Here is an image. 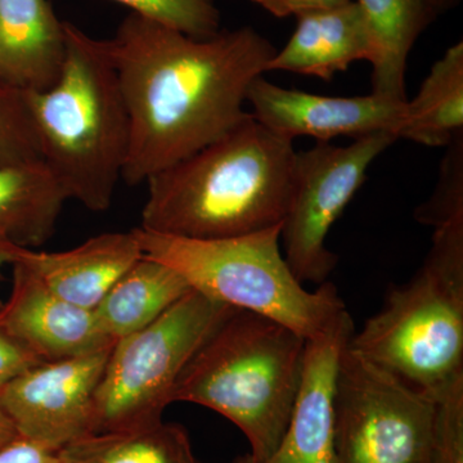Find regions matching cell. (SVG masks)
Returning <instances> with one entry per match:
<instances>
[{
    "mask_svg": "<svg viewBox=\"0 0 463 463\" xmlns=\"http://www.w3.org/2000/svg\"><path fill=\"white\" fill-rule=\"evenodd\" d=\"M41 362L44 361L0 327V389Z\"/></svg>",
    "mask_w": 463,
    "mask_h": 463,
    "instance_id": "cell-26",
    "label": "cell"
},
{
    "mask_svg": "<svg viewBox=\"0 0 463 463\" xmlns=\"http://www.w3.org/2000/svg\"><path fill=\"white\" fill-rule=\"evenodd\" d=\"M282 224L227 239L191 240L134 228L143 255L169 265L191 288L309 339L346 309L336 288L298 281L281 250Z\"/></svg>",
    "mask_w": 463,
    "mask_h": 463,
    "instance_id": "cell-6",
    "label": "cell"
},
{
    "mask_svg": "<svg viewBox=\"0 0 463 463\" xmlns=\"http://www.w3.org/2000/svg\"><path fill=\"white\" fill-rule=\"evenodd\" d=\"M142 257L132 231L99 234L66 251L23 249L16 260L33 270L58 297L93 310Z\"/></svg>",
    "mask_w": 463,
    "mask_h": 463,
    "instance_id": "cell-14",
    "label": "cell"
},
{
    "mask_svg": "<svg viewBox=\"0 0 463 463\" xmlns=\"http://www.w3.org/2000/svg\"><path fill=\"white\" fill-rule=\"evenodd\" d=\"M191 286L169 265L143 255L94 307L100 328L114 341L156 321Z\"/></svg>",
    "mask_w": 463,
    "mask_h": 463,
    "instance_id": "cell-19",
    "label": "cell"
},
{
    "mask_svg": "<svg viewBox=\"0 0 463 463\" xmlns=\"http://www.w3.org/2000/svg\"><path fill=\"white\" fill-rule=\"evenodd\" d=\"M60 458L58 450L20 435L0 449V463H56Z\"/></svg>",
    "mask_w": 463,
    "mask_h": 463,
    "instance_id": "cell-27",
    "label": "cell"
},
{
    "mask_svg": "<svg viewBox=\"0 0 463 463\" xmlns=\"http://www.w3.org/2000/svg\"><path fill=\"white\" fill-rule=\"evenodd\" d=\"M41 362L0 389V405L20 437L53 450L93 431L94 394L109 352Z\"/></svg>",
    "mask_w": 463,
    "mask_h": 463,
    "instance_id": "cell-10",
    "label": "cell"
},
{
    "mask_svg": "<svg viewBox=\"0 0 463 463\" xmlns=\"http://www.w3.org/2000/svg\"><path fill=\"white\" fill-rule=\"evenodd\" d=\"M248 102L255 120L279 136L294 141L312 137L330 142L337 137L353 139L371 134L401 132L405 103L371 93L359 97H327L288 90L263 75L250 87Z\"/></svg>",
    "mask_w": 463,
    "mask_h": 463,
    "instance_id": "cell-11",
    "label": "cell"
},
{
    "mask_svg": "<svg viewBox=\"0 0 463 463\" xmlns=\"http://www.w3.org/2000/svg\"><path fill=\"white\" fill-rule=\"evenodd\" d=\"M17 437L18 434L14 422L11 421L8 414L5 412L2 405H0V449Z\"/></svg>",
    "mask_w": 463,
    "mask_h": 463,
    "instance_id": "cell-30",
    "label": "cell"
},
{
    "mask_svg": "<svg viewBox=\"0 0 463 463\" xmlns=\"http://www.w3.org/2000/svg\"><path fill=\"white\" fill-rule=\"evenodd\" d=\"M56 463H67V462H66V459L63 458L62 455H61V458L58 459V461Z\"/></svg>",
    "mask_w": 463,
    "mask_h": 463,
    "instance_id": "cell-32",
    "label": "cell"
},
{
    "mask_svg": "<svg viewBox=\"0 0 463 463\" xmlns=\"http://www.w3.org/2000/svg\"><path fill=\"white\" fill-rule=\"evenodd\" d=\"M371 39L373 93L407 102L408 57L420 35L439 17L430 0H356Z\"/></svg>",
    "mask_w": 463,
    "mask_h": 463,
    "instance_id": "cell-17",
    "label": "cell"
},
{
    "mask_svg": "<svg viewBox=\"0 0 463 463\" xmlns=\"http://www.w3.org/2000/svg\"><path fill=\"white\" fill-rule=\"evenodd\" d=\"M277 18L298 17L310 12L339 7L350 0H251Z\"/></svg>",
    "mask_w": 463,
    "mask_h": 463,
    "instance_id": "cell-28",
    "label": "cell"
},
{
    "mask_svg": "<svg viewBox=\"0 0 463 463\" xmlns=\"http://www.w3.org/2000/svg\"><path fill=\"white\" fill-rule=\"evenodd\" d=\"M463 132V42L432 65L413 99L405 103L399 139L448 147Z\"/></svg>",
    "mask_w": 463,
    "mask_h": 463,
    "instance_id": "cell-20",
    "label": "cell"
},
{
    "mask_svg": "<svg viewBox=\"0 0 463 463\" xmlns=\"http://www.w3.org/2000/svg\"><path fill=\"white\" fill-rule=\"evenodd\" d=\"M42 160L24 91L0 81V166Z\"/></svg>",
    "mask_w": 463,
    "mask_h": 463,
    "instance_id": "cell-23",
    "label": "cell"
},
{
    "mask_svg": "<svg viewBox=\"0 0 463 463\" xmlns=\"http://www.w3.org/2000/svg\"><path fill=\"white\" fill-rule=\"evenodd\" d=\"M23 249L24 248H20V246L14 245V243H12L11 241L0 234V272H2L5 265L14 263V260H16L18 254H20Z\"/></svg>",
    "mask_w": 463,
    "mask_h": 463,
    "instance_id": "cell-29",
    "label": "cell"
},
{
    "mask_svg": "<svg viewBox=\"0 0 463 463\" xmlns=\"http://www.w3.org/2000/svg\"><path fill=\"white\" fill-rule=\"evenodd\" d=\"M432 230L421 268L389 289L349 347L407 385L435 394L463 376V215Z\"/></svg>",
    "mask_w": 463,
    "mask_h": 463,
    "instance_id": "cell-5",
    "label": "cell"
},
{
    "mask_svg": "<svg viewBox=\"0 0 463 463\" xmlns=\"http://www.w3.org/2000/svg\"><path fill=\"white\" fill-rule=\"evenodd\" d=\"M65 57V21L48 0H0V81L24 93L47 90Z\"/></svg>",
    "mask_w": 463,
    "mask_h": 463,
    "instance_id": "cell-15",
    "label": "cell"
},
{
    "mask_svg": "<svg viewBox=\"0 0 463 463\" xmlns=\"http://www.w3.org/2000/svg\"><path fill=\"white\" fill-rule=\"evenodd\" d=\"M437 395V461L463 463V376Z\"/></svg>",
    "mask_w": 463,
    "mask_h": 463,
    "instance_id": "cell-25",
    "label": "cell"
},
{
    "mask_svg": "<svg viewBox=\"0 0 463 463\" xmlns=\"http://www.w3.org/2000/svg\"><path fill=\"white\" fill-rule=\"evenodd\" d=\"M398 139L397 134L381 132L347 146L317 142L297 152L281 241L298 281H327L339 260L326 245L328 232L364 184L371 164Z\"/></svg>",
    "mask_w": 463,
    "mask_h": 463,
    "instance_id": "cell-9",
    "label": "cell"
},
{
    "mask_svg": "<svg viewBox=\"0 0 463 463\" xmlns=\"http://www.w3.org/2000/svg\"><path fill=\"white\" fill-rule=\"evenodd\" d=\"M14 285L0 307V327L42 361H60L109 349L116 341L100 328L93 310L70 303L14 261Z\"/></svg>",
    "mask_w": 463,
    "mask_h": 463,
    "instance_id": "cell-13",
    "label": "cell"
},
{
    "mask_svg": "<svg viewBox=\"0 0 463 463\" xmlns=\"http://www.w3.org/2000/svg\"><path fill=\"white\" fill-rule=\"evenodd\" d=\"M344 309L319 334L307 339L303 374L288 428L263 463H334L335 397L344 350L354 334ZM233 463H248L239 457Z\"/></svg>",
    "mask_w": 463,
    "mask_h": 463,
    "instance_id": "cell-12",
    "label": "cell"
},
{
    "mask_svg": "<svg viewBox=\"0 0 463 463\" xmlns=\"http://www.w3.org/2000/svg\"><path fill=\"white\" fill-rule=\"evenodd\" d=\"M130 14L178 30L194 38H210L222 30L216 0H114Z\"/></svg>",
    "mask_w": 463,
    "mask_h": 463,
    "instance_id": "cell-22",
    "label": "cell"
},
{
    "mask_svg": "<svg viewBox=\"0 0 463 463\" xmlns=\"http://www.w3.org/2000/svg\"><path fill=\"white\" fill-rule=\"evenodd\" d=\"M461 0H430L432 7L438 12L439 16L457 7Z\"/></svg>",
    "mask_w": 463,
    "mask_h": 463,
    "instance_id": "cell-31",
    "label": "cell"
},
{
    "mask_svg": "<svg viewBox=\"0 0 463 463\" xmlns=\"http://www.w3.org/2000/svg\"><path fill=\"white\" fill-rule=\"evenodd\" d=\"M66 57L56 83L26 91L42 160L67 199L91 212L111 206L123 181L130 120L106 41L65 21Z\"/></svg>",
    "mask_w": 463,
    "mask_h": 463,
    "instance_id": "cell-3",
    "label": "cell"
},
{
    "mask_svg": "<svg viewBox=\"0 0 463 463\" xmlns=\"http://www.w3.org/2000/svg\"><path fill=\"white\" fill-rule=\"evenodd\" d=\"M297 20V29L268 62L267 72L316 76L328 83L353 63L370 62V33L356 0L310 12Z\"/></svg>",
    "mask_w": 463,
    "mask_h": 463,
    "instance_id": "cell-16",
    "label": "cell"
},
{
    "mask_svg": "<svg viewBox=\"0 0 463 463\" xmlns=\"http://www.w3.org/2000/svg\"><path fill=\"white\" fill-rule=\"evenodd\" d=\"M234 307L192 288L156 321L116 341L94 394V434L161 421L185 365Z\"/></svg>",
    "mask_w": 463,
    "mask_h": 463,
    "instance_id": "cell-7",
    "label": "cell"
},
{
    "mask_svg": "<svg viewBox=\"0 0 463 463\" xmlns=\"http://www.w3.org/2000/svg\"><path fill=\"white\" fill-rule=\"evenodd\" d=\"M306 337L268 317L233 309L206 337L173 390L174 402L215 411L248 438V463L281 443L297 399Z\"/></svg>",
    "mask_w": 463,
    "mask_h": 463,
    "instance_id": "cell-4",
    "label": "cell"
},
{
    "mask_svg": "<svg viewBox=\"0 0 463 463\" xmlns=\"http://www.w3.org/2000/svg\"><path fill=\"white\" fill-rule=\"evenodd\" d=\"M294 141L254 116L147 179L142 230L191 240L242 236L283 223Z\"/></svg>",
    "mask_w": 463,
    "mask_h": 463,
    "instance_id": "cell-2",
    "label": "cell"
},
{
    "mask_svg": "<svg viewBox=\"0 0 463 463\" xmlns=\"http://www.w3.org/2000/svg\"><path fill=\"white\" fill-rule=\"evenodd\" d=\"M105 41L129 114L123 172L129 185L147 182L249 120L250 87L277 51L251 26L199 39L136 14Z\"/></svg>",
    "mask_w": 463,
    "mask_h": 463,
    "instance_id": "cell-1",
    "label": "cell"
},
{
    "mask_svg": "<svg viewBox=\"0 0 463 463\" xmlns=\"http://www.w3.org/2000/svg\"><path fill=\"white\" fill-rule=\"evenodd\" d=\"M463 214V132L455 137L443 161L430 199L417 207L414 218L434 228Z\"/></svg>",
    "mask_w": 463,
    "mask_h": 463,
    "instance_id": "cell-24",
    "label": "cell"
},
{
    "mask_svg": "<svg viewBox=\"0 0 463 463\" xmlns=\"http://www.w3.org/2000/svg\"><path fill=\"white\" fill-rule=\"evenodd\" d=\"M60 453L67 463H201L187 431L163 420L130 430L90 435Z\"/></svg>",
    "mask_w": 463,
    "mask_h": 463,
    "instance_id": "cell-21",
    "label": "cell"
},
{
    "mask_svg": "<svg viewBox=\"0 0 463 463\" xmlns=\"http://www.w3.org/2000/svg\"><path fill=\"white\" fill-rule=\"evenodd\" d=\"M67 200L44 161L0 166V234L20 248H39L56 230Z\"/></svg>",
    "mask_w": 463,
    "mask_h": 463,
    "instance_id": "cell-18",
    "label": "cell"
},
{
    "mask_svg": "<svg viewBox=\"0 0 463 463\" xmlns=\"http://www.w3.org/2000/svg\"><path fill=\"white\" fill-rule=\"evenodd\" d=\"M334 463H435L437 395L407 385L347 344L335 397Z\"/></svg>",
    "mask_w": 463,
    "mask_h": 463,
    "instance_id": "cell-8",
    "label": "cell"
}]
</instances>
